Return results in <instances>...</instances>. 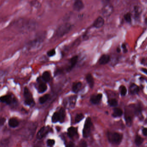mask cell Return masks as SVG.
I'll return each instance as SVG.
<instances>
[{
    "mask_svg": "<svg viewBox=\"0 0 147 147\" xmlns=\"http://www.w3.org/2000/svg\"><path fill=\"white\" fill-rule=\"evenodd\" d=\"M107 136L109 142L114 145H119L120 144L123 139V135L117 132L108 131Z\"/></svg>",
    "mask_w": 147,
    "mask_h": 147,
    "instance_id": "cell-1",
    "label": "cell"
},
{
    "mask_svg": "<svg viewBox=\"0 0 147 147\" xmlns=\"http://www.w3.org/2000/svg\"><path fill=\"white\" fill-rule=\"evenodd\" d=\"M134 104H133V107L132 110L131 109V105L129 106V107H126L125 109V114H124V118H125L126 124L128 127H131L132 124L133 122V116H135L134 111Z\"/></svg>",
    "mask_w": 147,
    "mask_h": 147,
    "instance_id": "cell-2",
    "label": "cell"
},
{
    "mask_svg": "<svg viewBox=\"0 0 147 147\" xmlns=\"http://www.w3.org/2000/svg\"><path fill=\"white\" fill-rule=\"evenodd\" d=\"M72 25L67 22L63 24L59 27L56 32V35L58 38H61L66 35L70 31Z\"/></svg>",
    "mask_w": 147,
    "mask_h": 147,
    "instance_id": "cell-3",
    "label": "cell"
},
{
    "mask_svg": "<svg viewBox=\"0 0 147 147\" xmlns=\"http://www.w3.org/2000/svg\"><path fill=\"white\" fill-rule=\"evenodd\" d=\"M92 119L90 117H88L85 121V124L82 131L83 136L85 138H88L90 135L91 132V128L92 126Z\"/></svg>",
    "mask_w": 147,
    "mask_h": 147,
    "instance_id": "cell-4",
    "label": "cell"
},
{
    "mask_svg": "<svg viewBox=\"0 0 147 147\" xmlns=\"http://www.w3.org/2000/svg\"><path fill=\"white\" fill-rule=\"evenodd\" d=\"M18 25L22 30L30 31L33 29L35 27V23L33 21H20Z\"/></svg>",
    "mask_w": 147,
    "mask_h": 147,
    "instance_id": "cell-5",
    "label": "cell"
},
{
    "mask_svg": "<svg viewBox=\"0 0 147 147\" xmlns=\"http://www.w3.org/2000/svg\"><path fill=\"white\" fill-rule=\"evenodd\" d=\"M24 96L25 97V104L30 106L34 105L35 102L32 98V94L27 88H25L24 90Z\"/></svg>",
    "mask_w": 147,
    "mask_h": 147,
    "instance_id": "cell-6",
    "label": "cell"
},
{
    "mask_svg": "<svg viewBox=\"0 0 147 147\" xmlns=\"http://www.w3.org/2000/svg\"><path fill=\"white\" fill-rule=\"evenodd\" d=\"M114 8L111 5V4H108L104 6L103 8L102 9V12L104 17H109L112 14Z\"/></svg>",
    "mask_w": 147,
    "mask_h": 147,
    "instance_id": "cell-7",
    "label": "cell"
},
{
    "mask_svg": "<svg viewBox=\"0 0 147 147\" xmlns=\"http://www.w3.org/2000/svg\"><path fill=\"white\" fill-rule=\"evenodd\" d=\"M134 111L135 116L139 117L140 120L143 119V116L142 114V107L139 103H138L137 104H134Z\"/></svg>",
    "mask_w": 147,
    "mask_h": 147,
    "instance_id": "cell-8",
    "label": "cell"
},
{
    "mask_svg": "<svg viewBox=\"0 0 147 147\" xmlns=\"http://www.w3.org/2000/svg\"><path fill=\"white\" fill-rule=\"evenodd\" d=\"M84 7V4L82 0H75L73 4V9L75 11L79 12Z\"/></svg>",
    "mask_w": 147,
    "mask_h": 147,
    "instance_id": "cell-9",
    "label": "cell"
},
{
    "mask_svg": "<svg viewBox=\"0 0 147 147\" xmlns=\"http://www.w3.org/2000/svg\"><path fill=\"white\" fill-rule=\"evenodd\" d=\"M50 130V129L48 126L47 127H43L39 130L37 134V138L39 139H42L44 136H45L47 134Z\"/></svg>",
    "mask_w": 147,
    "mask_h": 147,
    "instance_id": "cell-10",
    "label": "cell"
},
{
    "mask_svg": "<svg viewBox=\"0 0 147 147\" xmlns=\"http://www.w3.org/2000/svg\"><path fill=\"white\" fill-rule=\"evenodd\" d=\"M103 95L101 94H98L95 95H92L91 96L90 101L92 104L97 105L100 103L101 101Z\"/></svg>",
    "mask_w": 147,
    "mask_h": 147,
    "instance_id": "cell-11",
    "label": "cell"
},
{
    "mask_svg": "<svg viewBox=\"0 0 147 147\" xmlns=\"http://www.w3.org/2000/svg\"><path fill=\"white\" fill-rule=\"evenodd\" d=\"M140 91V88L136 84H131L129 87V92L130 94L132 95L139 94Z\"/></svg>",
    "mask_w": 147,
    "mask_h": 147,
    "instance_id": "cell-12",
    "label": "cell"
},
{
    "mask_svg": "<svg viewBox=\"0 0 147 147\" xmlns=\"http://www.w3.org/2000/svg\"><path fill=\"white\" fill-rule=\"evenodd\" d=\"M142 12L141 7L139 6L136 5L134 6L132 10V15L136 19L140 17V15Z\"/></svg>",
    "mask_w": 147,
    "mask_h": 147,
    "instance_id": "cell-13",
    "label": "cell"
},
{
    "mask_svg": "<svg viewBox=\"0 0 147 147\" xmlns=\"http://www.w3.org/2000/svg\"><path fill=\"white\" fill-rule=\"evenodd\" d=\"M104 23V19L102 17H99L94 21L93 24V27L96 28H101Z\"/></svg>",
    "mask_w": 147,
    "mask_h": 147,
    "instance_id": "cell-14",
    "label": "cell"
},
{
    "mask_svg": "<svg viewBox=\"0 0 147 147\" xmlns=\"http://www.w3.org/2000/svg\"><path fill=\"white\" fill-rule=\"evenodd\" d=\"M111 60L110 56L107 54H104L100 57L99 59V64L100 65H106L108 64Z\"/></svg>",
    "mask_w": 147,
    "mask_h": 147,
    "instance_id": "cell-15",
    "label": "cell"
},
{
    "mask_svg": "<svg viewBox=\"0 0 147 147\" xmlns=\"http://www.w3.org/2000/svg\"><path fill=\"white\" fill-rule=\"evenodd\" d=\"M123 114V111L121 108L115 107L113 109V112L112 116L114 118H118L122 117Z\"/></svg>",
    "mask_w": 147,
    "mask_h": 147,
    "instance_id": "cell-16",
    "label": "cell"
},
{
    "mask_svg": "<svg viewBox=\"0 0 147 147\" xmlns=\"http://www.w3.org/2000/svg\"><path fill=\"white\" fill-rule=\"evenodd\" d=\"M39 85L38 87V90L39 93H42L45 92L47 89V86L46 83L41 80H39Z\"/></svg>",
    "mask_w": 147,
    "mask_h": 147,
    "instance_id": "cell-17",
    "label": "cell"
},
{
    "mask_svg": "<svg viewBox=\"0 0 147 147\" xmlns=\"http://www.w3.org/2000/svg\"><path fill=\"white\" fill-rule=\"evenodd\" d=\"M0 100L2 102L6 103L7 104H11L14 101L11 95L3 96L1 97Z\"/></svg>",
    "mask_w": 147,
    "mask_h": 147,
    "instance_id": "cell-18",
    "label": "cell"
},
{
    "mask_svg": "<svg viewBox=\"0 0 147 147\" xmlns=\"http://www.w3.org/2000/svg\"><path fill=\"white\" fill-rule=\"evenodd\" d=\"M86 80L89 87L92 89L94 86V79L93 76L91 74H88L86 76Z\"/></svg>",
    "mask_w": 147,
    "mask_h": 147,
    "instance_id": "cell-19",
    "label": "cell"
},
{
    "mask_svg": "<svg viewBox=\"0 0 147 147\" xmlns=\"http://www.w3.org/2000/svg\"><path fill=\"white\" fill-rule=\"evenodd\" d=\"M78 60V57L77 56H75L72 57V58L70 60V66L68 69V71L70 70L75 67L76 64Z\"/></svg>",
    "mask_w": 147,
    "mask_h": 147,
    "instance_id": "cell-20",
    "label": "cell"
},
{
    "mask_svg": "<svg viewBox=\"0 0 147 147\" xmlns=\"http://www.w3.org/2000/svg\"><path fill=\"white\" fill-rule=\"evenodd\" d=\"M77 133V130L76 128L74 127H70L68 129V135L69 137L72 138Z\"/></svg>",
    "mask_w": 147,
    "mask_h": 147,
    "instance_id": "cell-21",
    "label": "cell"
},
{
    "mask_svg": "<svg viewBox=\"0 0 147 147\" xmlns=\"http://www.w3.org/2000/svg\"><path fill=\"white\" fill-rule=\"evenodd\" d=\"M82 84L81 82H76L73 84L72 91L74 93H78L82 87Z\"/></svg>",
    "mask_w": 147,
    "mask_h": 147,
    "instance_id": "cell-22",
    "label": "cell"
},
{
    "mask_svg": "<svg viewBox=\"0 0 147 147\" xmlns=\"http://www.w3.org/2000/svg\"><path fill=\"white\" fill-rule=\"evenodd\" d=\"M9 126L12 128L17 127L19 124V122L15 118H10L8 122Z\"/></svg>",
    "mask_w": 147,
    "mask_h": 147,
    "instance_id": "cell-23",
    "label": "cell"
},
{
    "mask_svg": "<svg viewBox=\"0 0 147 147\" xmlns=\"http://www.w3.org/2000/svg\"><path fill=\"white\" fill-rule=\"evenodd\" d=\"M144 141V139L140 136V135H137L135 137V144L137 146H140L143 143Z\"/></svg>",
    "mask_w": 147,
    "mask_h": 147,
    "instance_id": "cell-24",
    "label": "cell"
},
{
    "mask_svg": "<svg viewBox=\"0 0 147 147\" xmlns=\"http://www.w3.org/2000/svg\"><path fill=\"white\" fill-rule=\"evenodd\" d=\"M59 116H60V121L59 122L61 123H63L64 121L65 117V111L63 108H62L60 109L59 112Z\"/></svg>",
    "mask_w": 147,
    "mask_h": 147,
    "instance_id": "cell-25",
    "label": "cell"
},
{
    "mask_svg": "<svg viewBox=\"0 0 147 147\" xmlns=\"http://www.w3.org/2000/svg\"><path fill=\"white\" fill-rule=\"evenodd\" d=\"M109 105L112 107H117L118 105V101L116 99H109L107 101Z\"/></svg>",
    "mask_w": 147,
    "mask_h": 147,
    "instance_id": "cell-26",
    "label": "cell"
},
{
    "mask_svg": "<svg viewBox=\"0 0 147 147\" xmlns=\"http://www.w3.org/2000/svg\"><path fill=\"white\" fill-rule=\"evenodd\" d=\"M42 79L44 82H48L51 79V76L49 72L47 71L44 72L42 76Z\"/></svg>",
    "mask_w": 147,
    "mask_h": 147,
    "instance_id": "cell-27",
    "label": "cell"
},
{
    "mask_svg": "<svg viewBox=\"0 0 147 147\" xmlns=\"http://www.w3.org/2000/svg\"><path fill=\"white\" fill-rule=\"evenodd\" d=\"M119 90L121 95L122 96H125L126 95L127 92V90L126 88L124 85H121L119 86Z\"/></svg>",
    "mask_w": 147,
    "mask_h": 147,
    "instance_id": "cell-28",
    "label": "cell"
},
{
    "mask_svg": "<svg viewBox=\"0 0 147 147\" xmlns=\"http://www.w3.org/2000/svg\"><path fill=\"white\" fill-rule=\"evenodd\" d=\"M59 121H60V116L59 113H54L52 117V122L53 123H56L59 122Z\"/></svg>",
    "mask_w": 147,
    "mask_h": 147,
    "instance_id": "cell-29",
    "label": "cell"
},
{
    "mask_svg": "<svg viewBox=\"0 0 147 147\" xmlns=\"http://www.w3.org/2000/svg\"><path fill=\"white\" fill-rule=\"evenodd\" d=\"M76 98L77 97L76 96H72L69 98V104L70 106L73 108L75 106L76 102Z\"/></svg>",
    "mask_w": 147,
    "mask_h": 147,
    "instance_id": "cell-30",
    "label": "cell"
},
{
    "mask_svg": "<svg viewBox=\"0 0 147 147\" xmlns=\"http://www.w3.org/2000/svg\"><path fill=\"white\" fill-rule=\"evenodd\" d=\"M49 97V94L44 95L43 96L41 97L39 99V102H40V104H44L48 99Z\"/></svg>",
    "mask_w": 147,
    "mask_h": 147,
    "instance_id": "cell-31",
    "label": "cell"
},
{
    "mask_svg": "<svg viewBox=\"0 0 147 147\" xmlns=\"http://www.w3.org/2000/svg\"><path fill=\"white\" fill-rule=\"evenodd\" d=\"M84 118V116L82 114H78L76 115L75 117V122L76 123H78L81 121Z\"/></svg>",
    "mask_w": 147,
    "mask_h": 147,
    "instance_id": "cell-32",
    "label": "cell"
},
{
    "mask_svg": "<svg viewBox=\"0 0 147 147\" xmlns=\"http://www.w3.org/2000/svg\"><path fill=\"white\" fill-rule=\"evenodd\" d=\"M124 18L127 22H130L132 21V14L130 13H127L125 14Z\"/></svg>",
    "mask_w": 147,
    "mask_h": 147,
    "instance_id": "cell-33",
    "label": "cell"
},
{
    "mask_svg": "<svg viewBox=\"0 0 147 147\" xmlns=\"http://www.w3.org/2000/svg\"><path fill=\"white\" fill-rule=\"evenodd\" d=\"M47 145L49 147H52L55 144V141L53 139H48L47 142Z\"/></svg>",
    "mask_w": 147,
    "mask_h": 147,
    "instance_id": "cell-34",
    "label": "cell"
},
{
    "mask_svg": "<svg viewBox=\"0 0 147 147\" xmlns=\"http://www.w3.org/2000/svg\"><path fill=\"white\" fill-rule=\"evenodd\" d=\"M56 54L55 50L54 49H52V50H50L49 51L47 52V55L49 57H53Z\"/></svg>",
    "mask_w": 147,
    "mask_h": 147,
    "instance_id": "cell-35",
    "label": "cell"
},
{
    "mask_svg": "<svg viewBox=\"0 0 147 147\" xmlns=\"http://www.w3.org/2000/svg\"><path fill=\"white\" fill-rule=\"evenodd\" d=\"M122 49H123V52L124 53H126L128 52L127 49L126 47V45L125 44H122Z\"/></svg>",
    "mask_w": 147,
    "mask_h": 147,
    "instance_id": "cell-36",
    "label": "cell"
},
{
    "mask_svg": "<svg viewBox=\"0 0 147 147\" xmlns=\"http://www.w3.org/2000/svg\"><path fill=\"white\" fill-rule=\"evenodd\" d=\"M142 133L144 136H147V128H144L142 130Z\"/></svg>",
    "mask_w": 147,
    "mask_h": 147,
    "instance_id": "cell-37",
    "label": "cell"
},
{
    "mask_svg": "<svg viewBox=\"0 0 147 147\" xmlns=\"http://www.w3.org/2000/svg\"><path fill=\"white\" fill-rule=\"evenodd\" d=\"M80 145L81 147H87V144L86 142L85 141H82V142H81L80 143Z\"/></svg>",
    "mask_w": 147,
    "mask_h": 147,
    "instance_id": "cell-38",
    "label": "cell"
},
{
    "mask_svg": "<svg viewBox=\"0 0 147 147\" xmlns=\"http://www.w3.org/2000/svg\"><path fill=\"white\" fill-rule=\"evenodd\" d=\"M5 118H1V119H0V125H1V126H2L4 124V122H5Z\"/></svg>",
    "mask_w": 147,
    "mask_h": 147,
    "instance_id": "cell-39",
    "label": "cell"
},
{
    "mask_svg": "<svg viewBox=\"0 0 147 147\" xmlns=\"http://www.w3.org/2000/svg\"><path fill=\"white\" fill-rule=\"evenodd\" d=\"M101 3L105 5L106 4H108L110 2V0H100Z\"/></svg>",
    "mask_w": 147,
    "mask_h": 147,
    "instance_id": "cell-40",
    "label": "cell"
},
{
    "mask_svg": "<svg viewBox=\"0 0 147 147\" xmlns=\"http://www.w3.org/2000/svg\"><path fill=\"white\" fill-rule=\"evenodd\" d=\"M141 70L142 71V72H144V74H145L147 75V69L146 68H142L141 69Z\"/></svg>",
    "mask_w": 147,
    "mask_h": 147,
    "instance_id": "cell-41",
    "label": "cell"
},
{
    "mask_svg": "<svg viewBox=\"0 0 147 147\" xmlns=\"http://www.w3.org/2000/svg\"><path fill=\"white\" fill-rule=\"evenodd\" d=\"M74 146V143L70 142H69V143L68 144L67 146H68V147H72V146Z\"/></svg>",
    "mask_w": 147,
    "mask_h": 147,
    "instance_id": "cell-42",
    "label": "cell"
},
{
    "mask_svg": "<svg viewBox=\"0 0 147 147\" xmlns=\"http://www.w3.org/2000/svg\"><path fill=\"white\" fill-rule=\"evenodd\" d=\"M117 51L118 53H120L121 52V49H120L119 48V47H118L117 49Z\"/></svg>",
    "mask_w": 147,
    "mask_h": 147,
    "instance_id": "cell-43",
    "label": "cell"
},
{
    "mask_svg": "<svg viewBox=\"0 0 147 147\" xmlns=\"http://www.w3.org/2000/svg\"></svg>",
    "mask_w": 147,
    "mask_h": 147,
    "instance_id": "cell-44",
    "label": "cell"
}]
</instances>
